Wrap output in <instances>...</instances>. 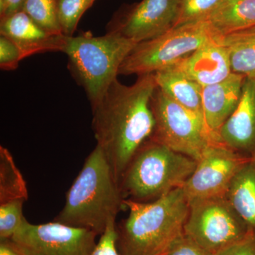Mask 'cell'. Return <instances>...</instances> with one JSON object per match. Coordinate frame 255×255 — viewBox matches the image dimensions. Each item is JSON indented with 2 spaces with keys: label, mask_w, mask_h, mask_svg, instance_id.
Listing matches in <instances>:
<instances>
[{
  "label": "cell",
  "mask_w": 255,
  "mask_h": 255,
  "mask_svg": "<svg viewBox=\"0 0 255 255\" xmlns=\"http://www.w3.org/2000/svg\"><path fill=\"white\" fill-rule=\"evenodd\" d=\"M125 206L118 183L100 146L85 159L55 221L102 236Z\"/></svg>",
  "instance_id": "obj_2"
},
{
  "label": "cell",
  "mask_w": 255,
  "mask_h": 255,
  "mask_svg": "<svg viewBox=\"0 0 255 255\" xmlns=\"http://www.w3.org/2000/svg\"><path fill=\"white\" fill-rule=\"evenodd\" d=\"M232 73L255 78V26L224 35Z\"/></svg>",
  "instance_id": "obj_19"
},
{
  "label": "cell",
  "mask_w": 255,
  "mask_h": 255,
  "mask_svg": "<svg viewBox=\"0 0 255 255\" xmlns=\"http://www.w3.org/2000/svg\"><path fill=\"white\" fill-rule=\"evenodd\" d=\"M96 0H57L58 16L65 36H73L80 18Z\"/></svg>",
  "instance_id": "obj_22"
},
{
  "label": "cell",
  "mask_w": 255,
  "mask_h": 255,
  "mask_svg": "<svg viewBox=\"0 0 255 255\" xmlns=\"http://www.w3.org/2000/svg\"><path fill=\"white\" fill-rule=\"evenodd\" d=\"M0 255H23L9 240L0 241Z\"/></svg>",
  "instance_id": "obj_30"
},
{
  "label": "cell",
  "mask_w": 255,
  "mask_h": 255,
  "mask_svg": "<svg viewBox=\"0 0 255 255\" xmlns=\"http://www.w3.org/2000/svg\"><path fill=\"white\" fill-rule=\"evenodd\" d=\"M0 35L18 45L25 58L45 52H61L66 38L65 35L45 31L22 10L0 18Z\"/></svg>",
  "instance_id": "obj_13"
},
{
  "label": "cell",
  "mask_w": 255,
  "mask_h": 255,
  "mask_svg": "<svg viewBox=\"0 0 255 255\" xmlns=\"http://www.w3.org/2000/svg\"><path fill=\"white\" fill-rule=\"evenodd\" d=\"M197 161L148 139L129 162L119 182L124 200L149 203L184 187Z\"/></svg>",
  "instance_id": "obj_5"
},
{
  "label": "cell",
  "mask_w": 255,
  "mask_h": 255,
  "mask_svg": "<svg viewBox=\"0 0 255 255\" xmlns=\"http://www.w3.org/2000/svg\"><path fill=\"white\" fill-rule=\"evenodd\" d=\"M246 78L232 73L223 81L203 87V116L213 138L237 109Z\"/></svg>",
  "instance_id": "obj_15"
},
{
  "label": "cell",
  "mask_w": 255,
  "mask_h": 255,
  "mask_svg": "<svg viewBox=\"0 0 255 255\" xmlns=\"http://www.w3.org/2000/svg\"><path fill=\"white\" fill-rule=\"evenodd\" d=\"M221 1V0H179V11L174 26L206 21Z\"/></svg>",
  "instance_id": "obj_23"
},
{
  "label": "cell",
  "mask_w": 255,
  "mask_h": 255,
  "mask_svg": "<svg viewBox=\"0 0 255 255\" xmlns=\"http://www.w3.org/2000/svg\"><path fill=\"white\" fill-rule=\"evenodd\" d=\"M208 21L219 34L255 26V0H221Z\"/></svg>",
  "instance_id": "obj_18"
},
{
  "label": "cell",
  "mask_w": 255,
  "mask_h": 255,
  "mask_svg": "<svg viewBox=\"0 0 255 255\" xmlns=\"http://www.w3.org/2000/svg\"><path fill=\"white\" fill-rule=\"evenodd\" d=\"M136 44L114 33L95 36L83 31L66 36L61 52L68 55L70 73L85 90L92 107L117 80L122 63Z\"/></svg>",
  "instance_id": "obj_4"
},
{
  "label": "cell",
  "mask_w": 255,
  "mask_h": 255,
  "mask_svg": "<svg viewBox=\"0 0 255 255\" xmlns=\"http://www.w3.org/2000/svg\"><path fill=\"white\" fill-rule=\"evenodd\" d=\"M124 204L129 214L117 227L121 255H161L184 233L189 201L182 187L152 202Z\"/></svg>",
  "instance_id": "obj_3"
},
{
  "label": "cell",
  "mask_w": 255,
  "mask_h": 255,
  "mask_svg": "<svg viewBox=\"0 0 255 255\" xmlns=\"http://www.w3.org/2000/svg\"><path fill=\"white\" fill-rule=\"evenodd\" d=\"M154 75L157 87L165 95L204 119L202 86L188 78L175 65L159 70Z\"/></svg>",
  "instance_id": "obj_16"
},
{
  "label": "cell",
  "mask_w": 255,
  "mask_h": 255,
  "mask_svg": "<svg viewBox=\"0 0 255 255\" xmlns=\"http://www.w3.org/2000/svg\"><path fill=\"white\" fill-rule=\"evenodd\" d=\"M161 255H214L203 248L184 233L178 236Z\"/></svg>",
  "instance_id": "obj_26"
},
{
  "label": "cell",
  "mask_w": 255,
  "mask_h": 255,
  "mask_svg": "<svg viewBox=\"0 0 255 255\" xmlns=\"http://www.w3.org/2000/svg\"><path fill=\"white\" fill-rule=\"evenodd\" d=\"M214 140L246 155L255 151V78H246L237 109Z\"/></svg>",
  "instance_id": "obj_12"
},
{
  "label": "cell",
  "mask_w": 255,
  "mask_h": 255,
  "mask_svg": "<svg viewBox=\"0 0 255 255\" xmlns=\"http://www.w3.org/2000/svg\"><path fill=\"white\" fill-rule=\"evenodd\" d=\"M21 10L45 31L53 35L63 34L58 20L57 0H24Z\"/></svg>",
  "instance_id": "obj_21"
},
{
  "label": "cell",
  "mask_w": 255,
  "mask_h": 255,
  "mask_svg": "<svg viewBox=\"0 0 255 255\" xmlns=\"http://www.w3.org/2000/svg\"><path fill=\"white\" fill-rule=\"evenodd\" d=\"M25 201L15 200L0 204V241L11 239L22 223Z\"/></svg>",
  "instance_id": "obj_24"
},
{
  "label": "cell",
  "mask_w": 255,
  "mask_h": 255,
  "mask_svg": "<svg viewBox=\"0 0 255 255\" xmlns=\"http://www.w3.org/2000/svg\"><path fill=\"white\" fill-rule=\"evenodd\" d=\"M26 182L14 157L6 147L0 146V204L28 199Z\"/></svg>",
  "instance_id": "obj_20"
},
{
  "label": "cell",
  "mask_w": 255,
  "mask_h": 255,
  "mask_svg": "<svg viewBox=\"0 0 255 255\" xmlns=\"http://www.w3.org/2000/svg\"><path fill=\"white\" fill-rule=\"evenodd\" d=\"M117 233L116 221L110 223L105 233L96 245L90 255H121L117 248Z\"/></svg>",
  "instance_id": "obj_27"
},
{
  "label": "cell",
  "mask_w": 255,
  "mask_h": 255,
  "mask_svg": "<svg viewBox=\"0 0 255 255\" xmlns=\"http://www.w3.org/2000/svg\"><path fill=\"white\" fill-rule=\"evenodd\" d=\"M216 255H255V231Z\"/></svg>",
  "instance_id": "obj_28"
},
{
  "label": "cell",
  "mask_w": 255,
  "mask_h": 255,
  "mask_svg": "<svg viewBox=\"0 0 255 255\" xmlns=\"http://www.w3.org/2000/svg\"><path fill=\"white\" fill-rule=\"evenodd\" d=\"M150 107L155 126L150 139L199 160L214 140L204 119L179 105L157 87Z\"/></svg>",
  "instance_id": "obj_7"
},
{
  "label": "cell",
  "mask_w": 255,
  "mask_h": 255,
  "mask_svg": "<svg viewBox=\"0 0 255 255\" xmlns=\"http://www.w3.org/2000/svg\"><path fill=\"white\" fill-rule=\"evenodd\" d=\"M219 34L208 20L174 26L160 36L137 43L119 69V75L154 74L173 66Z\"/></svg>",
  "instance_id": "obj_6"
},
{
  "label": "cell",
  "mask_w": 255,
  "mask_h": 255,
  "mask_svg": "<svg viewBox=\"0 0 255 255\" xmlns=\"http://www.w3.org/2000/svg\"><path fill=\"white\" fill-rule=\"evenodd\" d=\"M225 196L250 230L255 231V151L238 169Z\"/></svg>",
  "instance_id": "obj_17"
},
{
  "label": "cell",
  "mask_w": 255,
  "mask_h": 255,
  "mask_svg": "<svg viewBox=\"0 0 255 255\" xmlns=\"http://www.w3.org/2000/svg\"><path fill=\"white\" fill-rule=\"evenodd\" d=\"M24 0H0V18L17 12L22 9Z\"/></svg>",
  "instance_id": "obj_29"
},
{
  "label": "cell",
  "mask_w": 255,
  "mask_h": 255,
  "mask_svg": "<svg viewBox=\"0 0 255 255\" xmlns=\"http://www.w3.org/2000/svg\"><path fill=\"white\" fill-rule=\"evenodd\" d=\"M189 201L184 233L213 255L241 241L251 231L225 196Z\"/></svg>",
  "instance_id": "obj_8"
},
{
  "label": "cell",
  "mask_w": 255,
  "mask_h": 255,
  "mask_svg": "<svg viewBox=\"0 0 255 255\" xmlns=\"http://www.w3.org/2000/svg\"><path fill=\"white\" fill-rule=\"evenodd\" d=\"M97 236L57 221L36 225L24 218L9 241L23 255H90Z\"/></svg>",
  "instance_id": "obj_9"
},
{
  "label": "cell",
  "mask_w": 255,
  "mask_h": 255,
  "mask_svg": "<svg viewBox=\"0 0 255 255\" xmlns=\"http://www.w3.org/2000/svg\"><path fill=\"white\" fill-rule=\"evenodd\" d=\"M250 156L213 140L182 187L188 200L225 196L235 174Z\"/></svg>",
  "instance_id": "obj_11"
},
{
  "label": "cell",
  "mask_w": 255,
  "mask_h": 255,
  "mask_svg": "<svg viewBox=\"0 0 255 255\" xmlns=\"http://www.w3.org/2000/svg\"><path fill=\"white\" fill-rule=\"evenodd\" d=\"M179 7V0H142L122 6L107 24V33L136 43L148 41L174 27Z\"/></svg>",
  "instance_id": "obj_10"
},
{
  "label": "cell",
  "mask_w": 255,
  "mask_h": 255,
  "mask_svg": "<svg viewBox=\"0 0 255 255\" xmlns=\"http://www.w3.org/2000/svg\"><path fill=\"white\" fill-rule=\"evenodd\" d=\"M222 36L209 42L174 65L202 87L223 81L232 73V70L227 50L221 41Z\"/></svg>",
  "instance_id": "obj_14"
},
{
  "label": "cell",
  "mask_w": 255,
  "mask_h": 255,
  "mask_svg": "<svg viewBox=\"0 0 255 255\" xmlns=\"http://www.w3.org/2000/svg\"><path fill=\"white\" fill-rule=\"evenodd\" d=\"M25 58L21 48L6 37L0 36V68L4 70H14Z\"/></svg>",
  "instance_id": "obj_25"
},
{
  "label": "cell",
  "mask_w": 255,
  "mask_h": 255,
  "mask_svg": "<svg viewBox=\"0 0 255 255\" xmlns=\"http://www.w3.org/2000/svg\"><path fill=\"white\" fill-rule=\"evenodd\" d=\"M157 87L154 74L138 76L131 85L117 79L92 107L97 145L103 151L119 186L132 157L153 132L150 101Z\"/></svg>",
  "instance_id": "obj_1"
}]
</instances>
